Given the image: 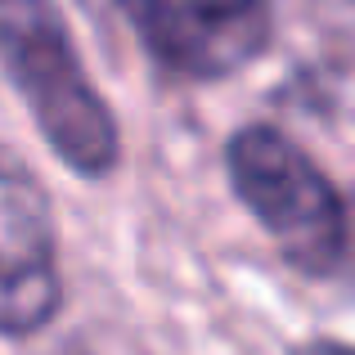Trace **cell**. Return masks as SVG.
<instances>
[{
	"mask_svg": "<svg viewBox=\"0 0 355 355\" xmlns=\"http://www.w3.org/2000/svg\"><path fill=\"white\" fill-rule=\"evenodd\" d=\"M225 171L239 202L293 270L324 279L342 266L351 239L347 202L293 135L266 121L239 126L225 144Z\"/></svg>",
	"mask_w": 355,
	"mask_h": 355,
	"instance_id": "cell-2",
	"label": "cell"
},
{
	"mask_svg": "<svg viewBox=\"0 0 355 355\" xmlns=\"http://www.w3.org/2000/svg\"><path fill=\"white\" fill-rule=\"evenodd\" d=\"M157 72L175 81H220L266 54L270 0H117Z\"/></svg>",
	"mask_w": 355,
	"mask_h": 355,
	"instance_id": "cell-3",
	"label": "cell"
},
{
	"mask_svg": "<svg viewBox=\"0 0 355 355\" xmlns=\"http://www.w3.org/2000/svg\"><path fill=\"white\" fill-rule=\"evenodd\" d=\"M342 9H347V14L355 18V0H342Z\"/></svg>",
	"mask_w": 355,
	"mask_h": 355,
	"instance_id": "cell-6",
	"label": "cell"
},
{
	"mask_svg": "<svg viewBox=\"0 0 355 355\" xmlns=\"http://www.w3.org/2000/svg\"><path fill=\"white\" fill-rule=\"evenodd\" d=\"M63 311V279L45 198L23 171L0 166V333L32 338Z\"/></svg>",
	"mask_w": 355,
	"mask_h": 355,
	"instance_id": "cell-4",
	"label": "cell"
},
{
	"mask_svg": "<svg viewBox=\"0 0 355 355\" xmlns=\"http://www.w3.org/2000/svg\"><path fill=\"white\" fill-rule=\"evenodd\" d=\"M293 355H355V342H338V338H306L297 342Z\"/></svg>",
	"mask_w": 355,
	"mask_h": 355,
	"instance_id": "cell-5",
	"label": "cell"
},
{
	"mask_svg": "<svg viewBox=\"0 0 355 355\" xmlns=\"http://www.w3.org/2000/svg\"><path fill=\"white\" fill-rule=\"evenodd\" d=\"M0 68L68 171L86 180L117 171V117L81 63L59 0H0Z\"/></svg>",
	"mask_w": 355,
	"mask_h": 355,
	"instance_id": "cell-1",
	"label": "cell"
}]
</instances>
